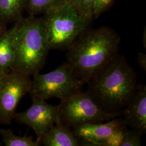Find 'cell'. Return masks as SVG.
<instances>
[{
    "instance_id": "cell-9",
    "label": "cell",
    "mask_w": 146,
    "mask_h": 146,
    "mask_svg": "<svg viewBox=\"0 0 146 146\" xmlns=\"http://www.w3.org/2000/svg\"><path fill=\"white\" fill-rule=\"evenodd\" d=\"M31 107L25 111L16 114L17 123L28 125L35 132L40 144L42 137L59 120L58 106L46 102V100L31 99Z\"/></svg>"
},
{
    "instance_id": "cell-1",
    "label": "cell",
    "mask_w": 146,
    "mask_h": 146,
    "mask_svg": "<svg viewBox=\"0 0 146 146\" xmlns=\"http://www.w3.org/2000/svg\"><path fill=\"white\" fill-rule=\"evenodd\" d=\"M120 38L107 27L87 29L68 48L66 61L84 84L118 54Z\"/></svg>"
},
{
    "instance_id": "cell-21",
    "label": "cell",
    "mask_w": 146,
    "mask_h": 146,
    "mask_svg": "<svg viewBox=\"0 0 146 146\" xmlns=\"http://www.w3.org/2000/svg\"><path fill=\"white\" fill-rule=\"evenodd\" d=\"M5 74V73H4L3 72H2L1 70H0V78H1V76H2Z\"/></svg>"
},
{
    "instance_id": "cell-17",
    "label": "cell",
    "mask_w": 146,
    "mask_h": 146,
    "mask_svg": "<svg viewBox=\"0 0 146 146\" xmlns=\"http://www.w3.org/2000/svg\"><path fill=\"white\" fill-rule=\"evenodd\" d=\"M143 134L133 129H125L123 131L119 146H140Z\"/></svg>"
},
{
    "instance_id": "cell-13",
    "label": "cell",
    "mask_w": 146,
    "mask_h": 146,
    "mask_svg": "<svg viewBox=\"0 0 146 146\" xmlns=\"http://www.w3.org/2000/svg\"><path fill=\"white\" fill-rule=\"evenodd\" d=\"M26 2L27 0H0V21L5 23L18 20Z\"/></svg>"
},
{
    "instance_id": "cell-10",
    "label": "cell",
    "mask_w": 146,
    "mask_h": 146,
    "mask_svg": "<svg viewBox=\"0 0 146 146\" xmlns=\"http://www.w3.org/2000/svg\"><path fill=\"white\" fill-rule=\"evenodd\" d=\"M124 123L143 135L146 132V86L138 84L135 94L121 110Z\"/></svg>"
},
{
    "instance_id": "cell-4",
    "label": "cell",
    "mask_w": 146,
    "mask_h": 146,
    "mask_svg": "<svg viewBox=\"0 0 146 146\" xmlns=\"http://www.w3.org/2000/svg\"><path fill=\"white\" fill-rule=\"evenodd\" d=\"M50 49H68L88 29L92 20L79 14L69 0L44 13Z\"/></svg>"
},
{
    "instance_id": "cell-18",
    "label": "cell",
    "mask_w": 146,
    "mask_h": 146,
    "mask_svg": "<svg viewBox=\"0 0 146 146\" xmlns=\"http://www.w3.org/2000/svg\"><path fill=\"white\" fill-rule=\"evenodd\" d=\"M113 0H95L94 17L98 18L111 5Z\"/></svg>"
},
{
    "instance_id": "cell-15",
    "label": "cell",
    "mask_w": 146,
    "mask_h": 146,
    "mask_svg": "<svg viewBox=\"0 0 146 146\" xmlns=\"http://www.w3.org/2000/svg\"><path fill=\"white\" fill-rule=\"evenodd\" d=\"M67 0H27L26 6L32 16L44 13L51 9L61 5Z\"/></svg>"
},
{
    "instance_id": "cell-5",
    "label": "cell",
    "mask_w": 146,
    "mask_h": 146,
    "mask_svg": "<svg viewBox=\"0 0 146 146\" xmlns=\"http://www.w3.org/2000/svg\"><path fill=\"white\" fill-rule=\"evenodd\" d=\"M59 120L70 128L86 123L104 122L121 116V110L107 112L88 91L78 92L61 100Z\"/></svg>"
},
{
    "instance_id": "cell-8",
    "label": "cell",
    "mask_w": 146,
    "mask_h": 146,
    "mask_svg": "<svg viewBox=\"0 0 146 146\" xmlns=\"http://www.w3.org/2000/svg\"><path fill=\"white\" fill-rule=\"evenodd\" d=\"M122 118L107 121L86 123L73 128V132L82 146H119L123 131L127 129Z\"/></svg>"
},
{
    "instance_id": "cell-6",
    "label": "cell",
    "mask_w": 146,
    "mask_h": 146,
    "mask_svg": "<svg viewBox=\"0 0 146 146\" xmlns=\"http://www.w3.org/2000/svg\"><path fill=\"white\" fill-rule=\"evenodd\" d=\"M33 77L29 92L31 99H65L82 90L85 84L66 62L49 73H37Z\"/></svg>"
},
{
    "instance_id": "cell-19",
    "label": "cell",
    "mask_w": 146,
    "mask_h": 146,
    "mask_svg": "<svg viewBox=\"0 0 146 146\" xmlns=\"http://www.w3.org/2000/svg\"><path fill=\"white\" fill-rule=\"evenodd\" d=\"M137 62L141 68L146 70V55L143 52H139L137 56Z\"/></svg>"
},
{
    "instance_id": "cell-16",
    "label": "cell",
    "mask_w": 146,
    "mask_h": 146,
    "mask_svg": "<svg viewBox=\"0 0 146 146\" xmlns=\"http://www.w3.org/2000/svg\"><path fill=\"white\" fill-rule=\"evenodd\" d=\"M79 14L92 20L94 17L95 0H69Z\"/></svg>"
},
{
    "instance_id": "cell-7",
    "label": "cell",
    "mask_w": 146,
    "mask_h": 146,
    "mask_svg": "<svg viewBox=\"0 0 146 146\" xmlns=\"http://www.w3.org/2000/svg\"><path fill=\"white\" fill-rule=\"evenodd\" d=\"M31 76L11 69L0 78V123L10 124L21 99L29 93Z\"/></svg>"
},
{
    "instance_id": "cell-14",
    "label": "cell",
    "mask_w": 146,
    "mask_h": 146,
    "mask_svg": "<svg viewBox=\"0 0 146 146\" xmlns=\"http://www.w3.org/2000/svg\"><path fill=\"white\" fill-rule=\"evenodd\" d=\"M0 134L5 146H38L40 143L31 136L16 135L10 129H0Z\"/></svg>"
},
{
    "instance_id": "cell-20",
    "label": "cell",
    "mask_w": 146,
    "mask_h": 146,
    "mask_svg": "<svg viewBox=\"0 0 146 146\" xmlns=\"http://www.w3.org/2000/svg\"><path fill=\"white\" fill-rule=\"evenodd\" d=\"M7 30L5 23L0 21V36L2 35Z\"/></svg>"
},
{
    "instance_id": "cell-11",
    "label": "cell",
    "mask_w": 146,
    "mask_h": 146,
    "mask_svg": "<svg viewBox=\"0 0 146 146\" xmlns=\"http://www.w3.org/2000/svg\"><path fill=\"white\" fill-rule=\"evenodd\" d=\"M46 146H81V141L70 128L58 120L47 131L40 141V144Z\"/></svg>"
},
{
    "instance_id": "cell-3",
    "label": "cell",
    "mask_w": 146,
    "mask_h": 146,
    "mask_svg": "<svg viewBox=\"0 0 146 146\" xmlns=\"http://www.w3.org/2000/svg\"><path fill=\"white\" fill-rule=\"evenodd\" d=\"M15 56L12 69L33 76L43 68L50 48L42 18L31 17L15 24Z\"/></svg>"
},
{
    "instance_id": "cell-2",
    "label": "cell",
    "mask_w": 146,
    "mask_h": 146,
    "mask_svg": "<svg viewBox=\"0 0 146 146\" xmlns=\"http://www.w3.org/2000/svg\"><path fill=\"white\" fill-rule=\"evenodd\" d=\"M87 90L107 112L121 111L137 89L136 75L122 56L117 54L88 83Z\"/></svg>"
},
{
    "instance_id": "cell-12",
    "label": "cell",
    "mask_w": 146,
    "mask_h": 146,
    "mask_svg": "<svg viewBox=\"0 0 146 146\" xmlns=\"http://www.w3.org/2000/svg\"><path fill=\"white\" fill-rule=\"evenodd\" d=\"M16 25L0 36V70L9 72L13 67L15 56Z\"/></svg>"
}]
</instances>
